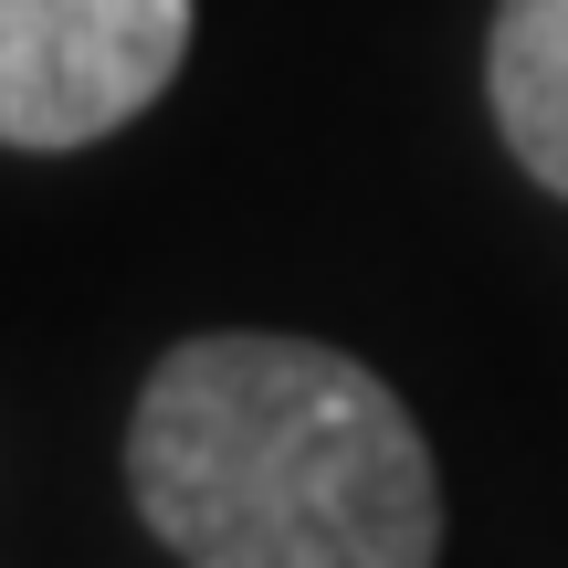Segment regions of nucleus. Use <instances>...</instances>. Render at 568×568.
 <instances>
[{
  "mask_svg": "<svg viewBox=\"0 0 568 568\" xmlns=\"http://www.w3.org/2000/svg\"><path fill=\"white\" fill-rule=\"evenodd\" d=\"M485 95H495L516 169L568 201V0H495Z\"/></svg>",
  "mask_w": 568,
  "mask_h": 568,
  "instance_id": "obj_3",
  "label": "nucleus"
},
{
  "mask_svg": "<svg viewBox=\"0 0 568 568\" xmlns=\"http://www.w3.org/2000/svg\"><path fill=\"white\" fill-rule=\"evenodd\" d=\"M126 495L180 568H432L443 474L379 368L316 337H190L148 368Z\"/></svg>",
  "mask_w": 568,
  "mask_h": 568,
  "instance_id": "obj_1",
  "label": "nucleus"
},
{
  "mask_svg": "<svg viewBox=\"0 0 568 568\" xmlns=\"http://www.w3.org/2000/svg\"><path fill=\"white\" fill-rule=\"evenodd\" d=\"M190 0H0V148H95L169 95Z\"/></svg>",
  "mask_w": 568,
  "mask_h": 568,
  "instance_id": "obj_2",
  "label": "nucleus"
}]
</instances>
